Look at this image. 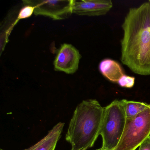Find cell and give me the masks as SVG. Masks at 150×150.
<instances>
[{
  "label": "cell",
  "mask_w": 150,
  "mask_h": 150,
  "mask_svg": "<svg viewBox=\"0 0 150 150\" xmlns=\"http://www.w3.org/2000/svg\"><path fill=\"white\" fill-rule=\"evenodd\" d=\"M121 60L136 74L150 75V3L132 8L122 25Z\"/></svg>",
  "instance_id": "6da1fadb"
},
{
  "label": "cell",
  "mask_w": 150,
  "mask_h": 150,
  "mask_svg": "<svg viewBox=\"0 0 150 150\" xmlns=\"http://www.w3.org/2000/svg\"><path fill=\"white\" fill-rule=\"evenodd\" d=\"M104 110L95 99L84 100L77 106L65 136L71 150H86L93 146L100 135Z\"/></svg>",
  "instance_id": "7a4b0ae2"
},
{
  "label": "cell",
  "mask_w": 150,
  "mask_h": 150,
  "mask_svg": "<svg viewBox=\"0 0 150 150\" xmlns=\"http://www.w3.org/2000/svg\"><path fill=\"white\" fill-rule=\"evenodd\" d=\"M126 120L124 106L121 100H115L104 107L100 132L102 138V148L115 150L123 133Z\"/></svg>",
  "instance_id": "3957f363"
},
{
  "label": "cell",
  "mask_w": 150,
  "mask_h": 150,
  "mask_svg": "<svg viewBox=\"0 0 150 150\" xmlns=\"http://www.w3.org/2000/svg\"><path fill=\"white\" fill-rule=\"evenodd\" d=\"M150 135V106L135 117L126 120L123 133L114 150H135Z\"/></svg>",
  "instance_id": "277c9868"
},
{
  "label": "cell",
  "mask_w": 150,
  "mask_h": 150,
  "mask_svg": "<svg viewBox=\"0 0 150 150\" xmlns=\"http://www.w3.org/2000/svg\"><path fill=\"white\" fill-rule=\"evenodd\" d=\"M24 6L35 7L34 14L43 16L54 20L66 19L72 14V0L57 1H23Z\"/></svg>",
  "instance_id": "5b68a950"
},
{
  "label": "cell",
  "mask_w": 150,
  "mask_h": 150,
  "mask_svg": "<svg viewBox=\"0 0 150 150\" xmlns=\"http://www.w3.org/2000/svg\"><path fill=\"white\" fill-rule=\"evenodd\" d=\"M81 57L72 45L64 44L59 50L54 61V69L67 74H73L79 68Z\"/></svg>",
  "instance_id": "8992f818"
},
{
  "label": "cell",
  "mask_w": 150,
  "mask_h": 150,
  "mask_svg": "<svg viewBox=\"0 0 150 150\" xmlns=\"http://www.w3.org/2000/svg\"><path fill=\"white\" fill-rule=\"evenodd\" d=\"M113 7L110 0H72V13L79 16H100L106 15Z\"/></svg>",
  "instance_id": "52a82bcc"
},
{
  "label": "cell",
  "mask_w": 150,
  "mask_h": 150,
  "mask_svg": "<svg viewBox=\"0 0 150 150\" xmlns=\"http://www.w3.org/2000/svg\"><path fill=\"white\" fill-rule=\"evenodd\" d=\"M64 126V123H58L39 142L23 150H55L57 144L61 137Z\"/></svg>",
  "instance_id": "ba28073f"
},
{
  "label": "cell",
  "mask_w": 150,
  "mask_h": 150,
  "mask_svg": "<svg viewBox=\"0 0 150 150\" xmlns=\"http://www.w3.org/2000/svg\"><path fill=\"white\" fill-rule=\"evenodd\" d=\"M99 69L102 74L111 82L117 83L124 75L120 64L110 59L102 60L99 64Z\"/></svg>",
  "instance_id": "9c48e42d"
},
{
  "label": "cell",
  "mask_w": 150,
  "mask_h": 150,
  "mask_svg": "<svg viewBox=\"0 0 150 150\" xmlns=\"http://www.w3.org/2000/svg\"><path fill=\"white\" fill-rule=\"evenodd\" d=\"M126 114V119H129L137 116L139 114L148 108L150 104L135 101L121 100Z\"/></svg>",
  "instance_id": "30bf717a"
},
{
  "label": "cell",
  "mask_w": 150,
  "mask_h": 150,
  "mask_svg": "<svg viewBox=\"0 0 150 150\" xmlns=\"http://www.w3.org/2000/svg\"><path fill=\"white\" fill-rule=\"evenodd\" d=\"M35 7L31 6H24L21 9L18 15L16 23L20 20L27 19L29 18L32 16L35 11Z\"/></svg>",
  "instance_id": "8fae6325"
},
{
  "label": "cell",
  "mask_w": 150,
  "mask_h": 150,
  "mask_svg": "<svg viewBox=\"0 0 150 150\" xmlns=\"http://www.w3.org/2000/svg\"><path fill=\"white\" fill-rule=\"evenodd\" d=\"M135 78L134 77L124 75L117 81V83L122 87L132 88L135 84Z\"/></svg>",
  "instance_id": "7c38bea8"
},
{
  "label": "cell",
  "mask_w": 150,
  "mask_h": 150,
  "mask_svg": "<svg viewBox=\"0 0 150 150\" xmlns=\"http://www.w3.org/2000/svg\"><path fill=\"white\" fill-rule=\"evenodd\" d=\"M138 150H150V137L140 144Z\"/></svg>",
  "instance_id": "4fadbf2b"
},
{
  "label": "cell",
  "mask_w": 150,
  "mask_h": 150,
  "mask_svg": "<svg viewBox=\"0 0 150 150\" xmlns=\"http://www.w3.org/2000/svg\"><path fill=\"white\" fill-rule=\"evenodd\" d=\"M105 150V149H103V148H102V147H101V148H100V149H97V150Z\"/></svg>",
  "instance_id": "5bb4252c"
},
{
  "label": "cell",
  "mask_w": 150,
  "mask_h": 150,
  "mask_svg": "<svg viewBox=\"0 0 150 150\" xmlns=\"http://www.w3.org/2000/svg\"><path fill=\"white\" fill-rule=\"evenodd\" d=\"M0 150H3V149H0Z\"/></svg>",
  "instance_id": "9a60e30c"
},
{
  "label": "cell",
  "mask_w": 150,
  "mask_h": 150,
  "mask_svg": "<svg viewBox=\"0 0 150 150\" xmlns=\"http://www.w3.org/2000/svg\"><path fill=\"white\" fill-rule=\"evenodd\" d=\"M149 1V2H150V0H149V1Z\"/></svg>",
  "instance_id": "2e32d148"
}]
</instances>
